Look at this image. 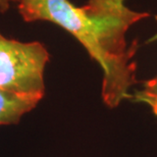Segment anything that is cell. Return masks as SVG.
I'll list each match as a JSON object with an SVG mask.
<instances>
[{
  "label": "cell",
  "instance_id": "obj_1",
  "mask_svg": "<svg viewBox=\"0 0 157 157\" xmlns=\"http://www.w3.org/2000/svg\"><path fill=\"white\" fill-rule=\"evenodd\" d=\"M18 11L27 23L47 21L61 27L76 38L100 65L103 73L101 95L109 108L128 98L136 84L137 42L128 46V30L149 17L131 10L124 0H88L78 7L70 0H20Z\"/></svg>",
  "mask_w": 157,
  "mask_h": 157
},
{
  "label": "cell",
  "instance_id": "obj_2",
  "mask_svg": "<svg viewBox=\"0 0 157 157\" xmlns=\"http://www.w3.org/2000/svg\"><path fill=\"white\" fill-rule=\"evenodd\" d=\"M49 53L40 42H20L0 33V89L43 98Z\"/></svg>",
  "mask_w": 157,
  "mask_h": 157
},
{
  "label": "cell",
  "instance_id": "obj_3",
  "mask_svg": "<svg viewBox=\"0 0 157 157\" xmlns=\"http://www.w3.org/2000/svg\"><path fill=\"white\" fill-rule=\"evenodd\" d=\"M41 100L42 98L37 96L21 95L0 89V125L17 124Z\"/></svg>",
  "mask_w": 157,
  "mask_h": 157
},
{
  "label": "cell",
  "instance_id": "obj_4",
  "mask_svg": "<svg viewBox=\"0 0 157 157\" xmlns=\"http://www.w3.org/2000/svg\"><path fill=\"white\" fill-rule=\"evenodd\" d=\"M132 98L135 101L145 103L151 108L153 113L157 115V76L145 82L142 90L138 91Z\"/></svg>",
  "mask_w": 157,
  "mask_h": 157
},
{
  "label": "cell",
  "instance_id": "obj_5",
  "mask_svg": "<svg viewBox=\"0 0 157 157\" xmlns=\"http://www.w3.org/2000/svg\"><path fill=\"white\" fill-rule=\"evenodd\" d=\"M20 0H0V11L5 12L11 6V3L18 2Z\"/></svg>",
  "mask_w": 157,
  "mask_h": 157
}]
</instances>
